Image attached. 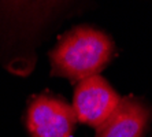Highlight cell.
<instances>
[{
    "label": "cell",
    "instance_id": "1",
    "mask_svg": "<svg viewBox=\"0 0 152 137\" xmlns=\"http://www.w3.org/2000/svg\"><path fill=\"white\" fill-rule=\"evenodd\" d=\"M113 52V40L106 33L91 26H78L66 33L50 52L52 75L74 82L99 75Z\"/></svg>",
    "mask_w": 152,
    "mask_h": 137
},
{
    "label": "cell",
    "instance_id": "2",
    "mask_svg": "<svg viewBox=\"0 0 152 137\" xmlns=\"http://www.w3.org/2000/svg\"><path fill=\"white\" fill-rule=\"evenodd\" d=\"M75 122L73 105L50 93L36 96L26 111V126L32 137H71Z\"/></svg>",
    "mask_w": 152,
    "mask_h": 137
},
{
    "label": "cell",
    "instance_id": "3",
    "mask_svg": "<svg viewBox=\"0 0 152 137\" xmlns=\"http://www.w3.org/2000/svg\"><path fill=\"white\" fill-rule=\"evenodd\" d=\"M121 102L118 93L100 75L78 82L73 97V110L80 123L99 127L115 111Z\"/></svg>",
    "mask_w": 152,
    "mask_h": 137
},
{
    "label": "cell",
    "instance_id": "4",
    "mask_svg": "<svg viewBox=\"0 0 152 137\" xmlns=\"http://www.w3.org/2000/svg\"><path fill=\"white\" fill-rule=\"evenodd\" d=\"M149 118L147 103L134 97L121 99L115 111L97 127L96 137H142Z\"/></svg>",
    "mask_w": 152,
    "mask_h": 137
}]
</instances>
